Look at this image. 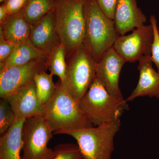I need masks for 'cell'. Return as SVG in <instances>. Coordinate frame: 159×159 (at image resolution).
<instances>
[{
    "instance_id": "obj_11",
    "label": "cell",
    "mask_w": 159,
    "mask_h": 159,
    "mask_svg": "<svg viewBox=\"0 0 159 159\" xmlns=\"http://www.w3.org/2000/svg\"><path fill=\"white\" fill-rule=\"evenodd\" d=\"M29 39L36 48L48 54L61 44L53 10L31 25Z\"/></svg>"
},
{
    "instance_id": "obj_14",
    "label": "cell",
    "mask_w": 159,
    "mask_h": 159,
    "mask_svg": "<svg viewBox=\"0 0 159 159\" xmlns=\"http://www.w3.org/2000/svg\"><path fill=\"white\" fill-rule=\"evenodd\" d=\"M114 21L119 35L145 25L147 18L136 0H118Z\"/></svg>"
},
{
    "instance_id": "obj_1",
    "label": "cell",
    "mask_w": 159,
    "mask_h": 159,
    "mask_svg": "<svg viewBox=\"0 0 159 159\" xmlns=\"http://www.w3.org/2000/svg\"><path fill=\"white\" fill-rule=\"evenodd\" d=\"M85 32L83 45L97 62L113 46L119 36L114 20L101 11L95 0H85Z\"/></svg>"
},
{
    "instance_id": "obj_4",
    "label": "cell",
    "mask_w": 159,
    "mask_h": 159,
    "mask_svg": "<svg viewBox=\"0 0 159 159\" xmlns=\"http://www.w3.org/2000/svg\"><path fill=\"white\" fill-rule=\"evenodd\" d=\"M57 85L54 97L44 105V116L54 134H59L64 131L93 127V124L80 108L79 102L63 88L59 82Z\"/></svg>"
},
{
    "instance_id": "obj_5",
    "label": "cell",
    "mask_w": 159,
    "mask_h": 159,
    "mask_svg": "<svg viewBox=\"0 0 159 159\" xmlns=\"http://www.w3.org/2000/svg\"><path fill=\"white\" fill-rule=\"evenodd\" d=\"M121 126L120 119L102 125L64 131L77 141L82 159H111L114 149V140Z\"/></svg>"
},
{
    "instance_id": "obj_18",
    "label": "cell",
    "mask_w": 159,
    "mask_h": 159,
    "mask_svg": "<svg viewBox=\"0 0 159 159\" xmlns=\"http://www.w3.org/2000/svg\"><path fill=\"white\" fill-rule=\"evenodd\" d=\"M55 0H29L22 10L31 25L37 23L53 10Z\"/></svg>"
},
{
    "instance_id": "obj_19",
    "label": "cell",
    "mask_w": 159,
    "mask_h": 159,
    "mask_svg": "<svg viewBox=\"0 0 159 159\" xmlns=\"http://www.w3.org/2000/svg\"><path fill=\"white\" fill-rule=\"evenodd\" d=\"M53 76L43 71L34 77L36 93L40 102L43 105L54 97L57 90V85L53 82Z\"/></svg>"
},
{
    "instance_id": "obj_15",
    "label": "cell",
    "mask_w": 159,
    "mask_h": 159,
    "mask_svg": "<svg viewBox=\"0 0 159 159\" xmlns=\"http://www.w3.org/2000/svg\"><path fill=\"white\" fill-rule=\"evenodd\" d=\"M31 28V24L25 18L21 10L9 15L0 23V33L8 41L19 45L29 39Z\"/></svg>"
},
{
    "instance_id": "obj_6",
    "label": "cell",
    "mask_w": 159,
    "mask_h": 159,
    "mask_svg": "<svg viewBox=\"0 0 159 159\" xmlns=\"http://www.w3.org/2000/svg\"><path fill=\"white\" fill-rule=\"evenodd\" d=\"M97 63L83 45L68 57L65 77L59 82L63 88L78 102L97 77Z\"/></svg>"
},
{
    "instance_id": "obj_10",
    "label": "cell",
    "mask_w": 159,
    "mask_h": 159,
    "mask_svg": "<svg viewBox=\"0 0 159 159\" xmlns=\"http://www.w3.org/2000/svg\"><path fill=\"white\" fill-rule=\"evenodd\" d=\"M125 61L114 49L110 48L97 62L96 76L109 93L124 99L119 87L121 70Z\"/></svg>"
},
{
    "instance_id": "obj_7",
    "label": "cell",
    "mask_w": 159,
    "mask_h": 159,
    "mask_svg": "<svg viewBox=\"0 0 159 159\" xmlns=\"http://www.w3.org/2000/svg\"><path fill=\"white\" fill-rule=\"evenodd\" d=\"M54 132L43 115L26 119L22 129L21 159H53L54 150L48 147Z\"/></svg>"
},
{
    "instance_id": "obj_21",
    "label": "cell",
    "mask_w": 159,
    "mask_h": 159,
    "mask_svg": "<svg viewBox=\"0 0 159 159\" xmlns=\"http://www.w3.org/2000/svg\"><path fill=\"white\" fill-rule=\"evenodd\" d=\"M16 120L14 112L8 100L4 98L0 100V134L5 133Z\"/></svg>"
},
{
    "instance_id": "obj_26",
    "label": "cell",
    "mask_w": 159,
    "mask_h": 159,
    "mask_svg": "<svg viewBox=\"0 0 159 159\" xmlns=\"http://www.w3.org/2000/svg\"><path fill=\"white\" fill-rule=\"evenodd\" d=\"M29 0H6L4 2L8 14H14L22 10Z\"/></svg>"
},
{
    "instance_id": "obj_12",
    "label": "cell",
    "mask_w": 159,
    "mask_h": 159,
    "mask_svg": "<svg viewBox=\"0 0 159 159\" xmlns=\"http://www.w3.org/2000/svg\"><path fill=\"white\" fill-rule=\"evenodd\" d=\"M6 99L14 112L16 119H26L44 115V107L38 97L34 81Z\"/></svg>"
},
{
    "instance_id": "obj_25",
    "label": "cell",
    "mask_w": 159,
    "mask_h": 159,
    "mask_svg": "<svg viewBox=\"0 0 159 159\" xmlns=\"http://www.w3.org/2000/svg\"><path fill=\"white\" fill-rule=\"evenodd\" d=\"M101 11L107 16L113 20L118 0H95Z\"/></svg>"
},
{
    "instance_id": "obj_13",
    "label": "cell",
    "mask_w": 159,
    "mask_h": 159,
    "mask_svg": "<svg viewBox=\"0 0 159 159\" xmlns=\"http://www.w3.org/2000/svg\"><path fill=\"white\" fill-rule=\"evenodd\" d=\"M138 61L139 81L126 100L132 101L138 97H144L159 99V73L153 68L151 56L142 57Z\"/></svg>"
},
{
    "instance_id": "obj_16",
    "label": "cell",
    "mask_w": 159,
    "mask_h": 159,
    "mask_svg": "<svg viewBox=\"0 0 159 159\" xmlns=\"http://www.w3.org/2000/svg\"><path fill=\"white\" fill-rule=\"evenodd\" d=\"M25 119H16L0 138V159H21L22 129Z\"/></svg>"
},
{
    "instance_id": "obj_29",
    "label": "cell",
    "mask_w": 159,
    "mask_h": 159,
    "mask_svg": "<svg viewBox=\"0 0 159 159\" xmlns=\"http://www.w3.org/2000/svg\"><path fill=\"white\" fill-rule=\"evenodd\" d=\"M157 30H158V33L159 34V27H158V26Z\"/></svg>"
},
{
    "instance_id": "obj_28",
    "label": "cell",
    "mask_w": 159,
    "mask_h": 159,
    "mask_svg": "<svg viewBox=\"0 0 159 159\" xmlns=\"http://www.w3.org/2000/svg\"><path fill=\"white\" fill-rule=\"evenodd\" d=\"M6 0H0V2L1 3L4 2H6Z\"/></svg>"
},
{
    "instance_id": "obj_23",
    "label": "cell",
    "mask_w": 159,
    "mask_h": 159,
    "mask_svg": "<svg viewBox=\"0 0 159 159\" xmlns=\"http://www.w3.org/2000/svg\"><path fill=\"white\" fill-rule=\"evenodd\" d=\"M150 22L153 27L154 34L151 58L152 63L155 65L157 71L159 73V34L157 30V22L155 16L152 15L150 16Z\"/></svg>"
},
{
    "instance_id": "obj_8",
    "label": "cell",
    "mask_w": 159,
    "mask_h": 159,
    "mask_svg": "<svg viewBox=\"0 0 159 159\" xmlns=\"http://www.w3.org/2000/svg\"><path fill=\"white\" fill-rule=\"evenodd\" d=\"M154 37L152 24L144 25L128 35H119L113 47L125 62H135L142 57L151 56Z\"/></svg>"
},
{
    "instance_id": "obj_3",
    "label": "cell",
    "mask_w": 159,
    "mask_h": 159,
    "mask_svg": "<svg viewBox=\"0 0 159 159\" xmlns=\"http://www.w3.org/2000/svg\"><path fill=\"white\" fill-rule=\"evenodd\" d=\"M85 0H55L53 9L66 57L83 45L85 32Z\"/></svg>"
},
{
    "instance_id": "obj_2",
    "label": "cell",
    "mask_w": 159,
    "mask_h": 159,
    "mask_svg": "<svg viewBox=\"0 0 159 159\" xmlns=\"http://www.w3.org/2000/svg\"><path fill=\"white\" fill-rule=\"evenodd\" d=\"M80 108L95 126L120 119L128 110L126 99L110 93L96 77L88 90L79 102Z\"/></svg>"
},
{
    "instance_id": "obj_27",
    "label": "cell",
    "mask_w": 159,
    "mask_h": 159,
    "mask_svg": "<svg viewBox=\"0 0 159 159\" xmlns=\"http://www.w3.org/2000/svg\"><path fill=\"white\" fill-rule=\"evenodd\" d=\"M8 16L5 3H2L0 6V23L2 22Z\"/></svg>"
},
{
    "instance_id": "obj_22",
    "label": "cell",
    "mask_w": 159,
    "mask_h": 159,
    "mask_svg": "<svg viewBox=\"0 0 159 159\" xmlns=\"http://www.w3.org/2000/svg\"><path fill=\"white\" fill-rule=\"evenodd\" d=\"M53 159H82L78 145L71 143L61 144L54 147Z\"/></svg>"
},
{
    "instance_id": "obj_9",
    "label": "cell",
    "mask_w": 159,
    "mask_h": 159,
    "mask_svg": "<svg viewBox=\"0 0 159 159\" xmlns=\"http://www.w3.org/2000/svg\"><path fill=\"white\" fill-rule=\"evenodd\" d=\"M48 57L22 65L13 66L0 71L1 98L6 99L21 88L33 82L36 74L48 69Z\"/></svg>"
},
{
    "instance_id": "obj_17",
    "label": "cell",
    "mask_w": 159,
    "mask_h": 159,
    "mask_svg": "<svg viewBox=\"0 0 159 159\" xmlns=\"http://www.w3.org/2000/svg\"><path fill=\"white\" fill-rule=\"evenodd\" d=\"M48 55L36 48L29 39L17 45L7 60L0 63V71L13 66L22 65L36 60L47 58Z\"/></svg>"
},
{
    "instance_id": "obj_24",
    "label": "cell",
    "mask_w": 159,
    "mask_h": 159,
    "mask_svg": "<svg viewBox=\"0 0 159 159\" xmlns=\"http://www.w3.org/2000/svg\"><path fill=\"white\" fill-rule=\"evenodd\" d=\"M17 45L5 39L3 34L0 33V63L7 60Z\"/></svg>"
},
{
    "instance_id": "obj_20",
    "label": "cell",
    "mask_w": 159,
    "mask_h": 159,
    "mask_svg": "<svg viewBox=\"0 0 159 159\" xmlns=\"http://www.w3.org/2000/svg\"><path fill=\"white\" fill-rule=\"evenodd\" d=\"M66 52L62 44L49 54L47 61V68L53 76L59 77L62 81L65 77L67 69Z\"/></svg>"
}]
</instances>
